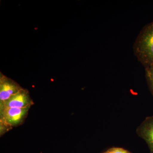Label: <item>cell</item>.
Returning a JSON list of instances; mask_svg holds the SVG:
<instances>
[{"label": "cell", "instance_id": "obj_3", "mask_svg": "<svg viewBox=\"0 0 153 153\" xmlns=\"http://www.w3.org/2000/svg\"><path fill=\"white\" fill-rule=\"evenodd\" d=\"M33 104L34 102L29 92L23 88L6 101L0 103V109L31 107Z\"/></svg>", "mask_w": 153, "mask_h": 153}, {"label": "cell", "instance_id": "obj_5", "mask_svg": "<svg viewBox=\"0 0 153 153\" xmlns=\"http://www.w3.org/2000/svg\"><path fill=\"white\" fill-rule=\"evenodd\" d=\"M137 132L147 143L151 153H153V116L146 118L137 129Z\"/></svg>", "mask_w": 153, "mask_h": 153}, {"label": "cell", "instance_id": "obj_1", "mask_svg": "<svg viewBox=\"0 0 153 153\" xmlns=\"http://www.w3.org/2000/svg\"><path fill=\"white\" fill-rule=\"evenodd\" d=\"M134 51L145 68L153 64V22L140 32L134 44Z\"/></svg>", "mask_w": 153, "mask_h": 153}, {"label": "cell", "instance_id": "obj_6", "mask_svg": "<svg viewBox=\"0 0 153 153\" xmlns=\"http://www.w3.org/2000/svg\"><path fill=\"white\" fill-rule=\"evenodd\" d=\"M146 76L149 88L153 95V64L146 67Z\"/></svg>", "mask_w": 153, "mask_h": 153}, {"label": "cell", "instance_id": "obj_7", "mask_svg": "<svg viewBox=\"0 0 153 153\" xmlns=\"http://www.w3.org/2000/svg\"><path fill=\"white\" fill-rule=\"evenodd\" d=\"M12 128V127L2 122H0V134L3 135L4 134Z\"/></svg>", "mask_w": 153, "mask_h": 153}, {"label": "cell", "instance_id": "obj_2", "mask_svg": "<svg viewBox=\"0 0 153 153\" xmlns=\"http://www.w3.org/2000/svg\"><path fill=\"white\" fill-rule=\"evenodd\" d=\"M30 107L24 108H6L0 109V122L12 128L22 124L27 116Z\"/></svg>", "mask_w": 153, "mask_h": 153}, {"label": "cell", "instance_id": "obj_4", "mask_svg": "<svg viewBox=\"0 0 153 153\" xmlns=\"http://www.w3.org/2000/svg\"><path fill=\"white\" fill-rule=\"evenodd\" d=\"M23 89L12 79L5 76H1L0 79V103L8 99L12 96Z\"/></svg>", "mask_w": 153, "mask_h": 153}, {"label": "cell", "instance_id": "obj_8", "mask_svg": "<svg viewBox=\"0 0 153 153\" xmlns=\"http://www.w3.org/2000/svg\"><path fill=\"white\" fill-rule=\"evenodd\" d=\"M103 153H131L128 151L123 148H112L107 150Z\"/></svg>", "mask_w": 153, "mask_h": 153}]
</instances>
